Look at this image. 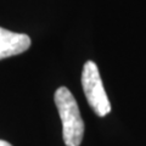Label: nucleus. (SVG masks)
Returning a JSON list of instances; mask_svg holds the SVG:
<instances>
[{
	"label": "nucleus",
	"mask_w": 146,
	"mask_h": 146,
	"mask_svg": "<svg viewBox=\"0 0 146 146\" xmlns=\"http://www.w3.org/2000/svg\"><path fill=\"white\" fill-rule=\"evenodd\" d=\"M82 86L90 107L99 117H104L111 111V104L104 89L99 68L93 61H86L82 72Z\"/></svg>",
	"instance_id": "nucleus-2"
},
{
	"label": "nucleus",
	"mask_w": 146,
	"mask_h": 146,
	"mask_svg": "<svg viewBox=\"0 0 146 146\" xmlns=\"http://www.w3.org/2000/svg\"><path fill=\"white\" fill-rule=\"evenodd\" d=\"M55 104L62 122L66 146H79L84 136V122L74 96L66 86H61L55 91Z\"/></svg>",
	"instance_id": "nucleus-1"
},
{
	"label": "nucleus",
	"mask_w": 146,
	"mask_h": 146,
	"mask_svg": "<svg viewBox=\"0 0 146 146\" xmlns=\"http://www.w3.org/2000/svg\"><path fill=\"white\" fill-rule=\"evenodd\" d=\"M0 146H12V145L9 144L7 141H5V140H0Z\"/></svg>",
	"instance_id": "nucleus-4"
},
{
	"label": "nucleus",
	"mask_w": 146,
	"mask_h": 146,
	"mask_svg": "<svg viewBox=\"0 0 146 146\" xmlns=\"http://www.w3.org/2000/svg\"><path fill=\"white\" fill-rule=\"evenodd\" d=\"M31 46V38L27 34L15 33L0 27V60L25 52Z\"/></svg>",
	"instance_id": "nucleus-3"
}]
</instances>
